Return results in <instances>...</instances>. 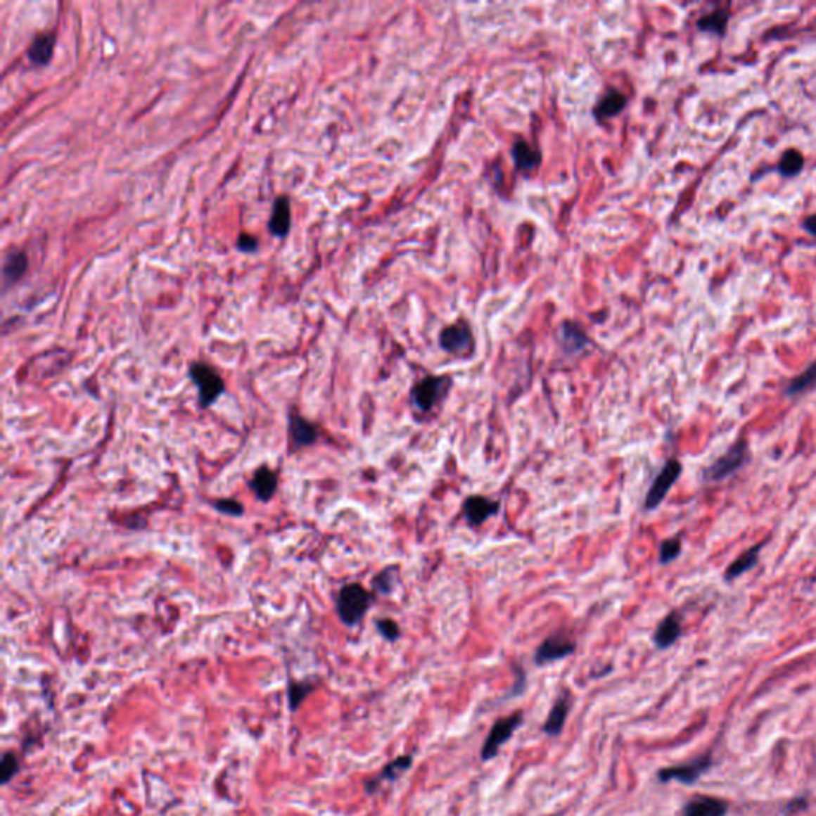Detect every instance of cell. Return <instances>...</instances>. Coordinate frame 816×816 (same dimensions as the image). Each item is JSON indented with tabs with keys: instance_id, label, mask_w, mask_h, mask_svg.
Segmentation results:
<instances>
[{
	"instance_id": "cell-11",
	"label": "cell",
	"mask_w": 816,
	"mask_h": 816,
	"mask_svg": "<svg viewBox=\"0 0 816 816\" xmlns=\"http://www.w3.org/2000/svg\"><path fill=\"white\" fill-rule=\"evenodd\" d=\"M412 765H413L412 756H399V758H395L394 760L389 762V764H386L385 769L378 773L375 778L365 782V791H367V794H375L376 789L380 788L383 783L395 782V779L400 778L405 772L410 770Z\"/></svg>"
},
{
	"instance_id": "cell-33",
	"label": "cell",
	"mask_w": 816,
	"mask_h": 816,
	"mask_svg": "<svg viewBox=\"0 0 816 816\" xmlns=\"http://www.w3.org/2000/svg\"><path fill=\"white\" fill-rule=\"evenodd\" d=\"M238 248L244 252H254L257 249V239L254 236L243 233L238 239Z\"/></svg>"
},
{
	"instance_id": "cell-1",
	"label": "cell",
	"mask_w": 816,
	"mask_h": 816,
	"mask_svg": "<svg viewBox=\"0 0 816 816\" xmlns=\"http://www.w3.org/2000/svg\"><path fill=\"white\" fill-rule=\"evenodd\" d=\"M374 597L361 584L341 587L337 597V614L346 627H356L367 614Z\"/></svg>"
},
{
	"instance_id": "cell-13",
	"label": "cell",
	"mask_w": 816,
	"mask_h": 816,
	"mask_svg": "<svg viewBox=\"0 0 816 816\" xmlns=\"http://www.w3.org/2000/svg\"><path fill=\"white\" fill-rule=\"evenodd\" d=\"M473 338L471 329L466 324H454L443 330L440 335V346L453 354H464L472 348Z\"/></svg>"
},
{
	"instance_id": "cell-28",
	"label": "cell",
	"mask_w": 816,
	"mask_h": 816,
	"mask_svg": "<svg viewBox=\"0 0 816 816\" xmlns=\"http://www.w3.org/2000/svg\"><path fill=\"white\" fill-rule=\"evenodd\" d=\"M18 772H20V760L11 751L4 753L2 759H0V782L2 784H8L18 775Z\"/></svg>"
},
{
	"instance_id": "cell-7",
	"label": "cell",
	"mask_w": 816,
	"mask_h": 816,
	"mask_svg": "<svg viewBox=\"0 0 816 816\" xmlns=\"http://www.w3.org/2000/svg\"><path fill=\"white\" fill-rule=\"evenodd\" d=\"M574 651H575L574 639L569 638L566 633L558 632L550 635L547 639H544L542 643L539 644L536 652H534V663H536L537 667H544V665H549L552 662H556V660L573 656Z\"/></svg>"
},
{
	"instance_id": "cell-20",
	"label": "cell",
	"mask_w": 816,
	"mask_h": 816,
	"mask_svg": "<svg viewBox=\"0 0 816 816\" xmlns=\"http://www.w3.org/2000/svg\"><path fill=\"white\" fill-rule=\"evenodd\" d=\"M815 386H816V362L810 365V367L805 371H802L801 375H797L794 380H791L789 385L784 388V394L789 395V397H796V395L807 393Z\"/></svg>"
},
{
	"instance_id": "cell-5",
	"label": "cell",
	"mask_w": 816,
	"mask_h": 816,
	"mask_svg": "<svg viewBox=\"0 0 816 816\" xmlns=\"http://www.w3.org/2000/svg\"><path fill=\"white\" fill-rule=\"evenodd\" d=\"M521 722H523V713L521 711H515L510 716L496 721L483 741L482 753H480L482 760L487 762L495 759L501 746L509 741V738L515 734V730L520 727Z\"/></svg>"
},
{
	"instance_id": "cell-25",
	"label": "cell",
	"mask_w": 816,
	"mask_h": 816,
	"mask_svg": "<svg viewBox=\"0 0 816 816\" xmlns=\"http://www.w3.org/2000/svg\"><path fill=\"white\" fill-rule=\"evenodd\" d=\"M625 96L617 93V91H611L606 98L601 99L599 102V106L597 107V113L599 117H614L616 113H619L623 107H625Z\"/></svg>"
},
{
	"instance_id": "cell-30",
	"label": "cell",
	"mask_w": 816,
	"mask_h": 816,
	"mask_svg": "<svg viewBox=\"0 0 816 816\" xmlns=\"http://www.w3.org/2000/svg\"><path fill=\"white\" fill-rule=\"evenodd\" d=\"M563 345L568 351H579L582 346L587 343L585 340V335L580 332L579 329H574V332L571 330V326L565 327V332H563V337H561Z\"/></svg>"
},
{
	"instance_id": "cell-23",
	"label": "cell",
	"mask_w": 816,
	"mask_h": 816,
	"mask_svg": "<svg viewBox=\"0 0 816 816\" xmlns=\"http://www.w3.org/2000/svg\"><path fill=\"white\" fill-rule=\"evenodd\" d=\"M399 584V566H386L374 579V589L380 595H391Z\"/></svg>"
},
{
	"instance_id": "cell-29",
	"label": "cell",
	"mask_w": 816,
	"mask_h": 816,
	"mask_svg": "<svg viewBox=\"0 0 816 816\" xmlns=\"http://www.w3.org/2000/svg\"><path fill=\"white\" fill-rule=\"evenodd\" d=\"M681 549H682V544H681L680 537H673V539H667V541H663L662 544H660V550H658L660 565H668V563L675 561L676 558L680 556Z\"/></svg>"
},
{
	"instance_id": "cell-18",
	"label": "cell",
	"mask_w": 816,
	"mask_h": 816,
	"mask_svg": "<svg viewBox=\"0 0 816 816\" xmlns=\"http://www.w3.org/2000/svg\"><path fill=\"white\" fill-rule=\"evenodd\" d=\"M765 544H767L765 541H762L758 545H754V547L748 549L743 555L738 556L737 560L727 568V571H725V579L734 580L737 578H740V575L746 574L748 571H751V569L758 565L760 549L764 547Z\"/></svg>"
},
{
	"instance_id": "cell-6",
	"label": "cell",
	"mask_w": 816,
	"mask_h": 816,
	"mask_svg": "<svg viewBox=\"0 0 816 816\" xmlns=\"http://www.w3.org/2000/svg\"><path fill=\"white\" fill-rule=\"evenodd\" d=\"M681 472H682V466L677 459H670V461H667V463H665V466L662 467V471H660L657 473V477L654 478L649 491H647V496H646V501H644L646 510H654V509H657L660 504H662V501L670 493V490L673 488V485L677 482Z\"/></svg>"
},
{
	"instance_id": "cell-32",
	"label": "cell",
	"mask_w": 816,
	"mask_h": 816,
	"mask_svg": "<svg viewBox=\"0 0 816 816\" xmlns=\"http://www.w3.org/2000/svg\"><path fill=\"white\" fill-rule=\"evenodd\" d=\"M212 506L215 510H219L220 514L224 515H230V517H241L244 514V507L241 502H238L235 499H217L212 502Z\"/></svg>"
},
{
	"instance_id": "cell-34",
	"label": "cell",
	"mask_w": 816,
	"mask_h": 816,
	"mask_svg": "<svg viewBox=\"0 0 816 816\" xmlns=\"http://www.w3.org/2000/svg\"><path fill=\"white\" fill-rule=\"evenodd\" d=\"M803 228L810 233V235L816 236V215H812V217H808L805 222H803Z\"/></svg>"
},
{
	"instance_id": "cell-14",
	"label": "cell",
	"mask_w": 816,
	"mask_h": 816,
	"mask_svg": "<svg viewBox=\"0 0 816 816\" xmlns=\"http://www.w3.org/2000/svg\"><path fill=\"white\" fill-rule=\"evenodd\" d=\"M466 520L472 526L483 525L488 518L499 512V502L491 501L483 496H471L464 501Z\"/></svg>"
},
{
	"instance_id": "cell-2",
	"label": "cell",
	"mask_w": 816,
	"mask_h": 816,
	"mask_svg": "<svg viewBox=\"0 0 816 816\" xmlns=\"http://www.w3.org/2000/svg\"><path fill=\"white\" fill-rule=\"evenodd\" d=\"M189 376L198 391V402L201 408L212 407L225 393V381L217 374V370L204 362H191Z\"/></svg>"
},
{
	"instance_id": "cell-9",
	"label": "cell",
	"mask_w": 816,
	"mask_h": 816,
	"mask_svg": "<svg viewBox=\"0 0 816 816\" xmlns=\"http://www.w3.org/2000/svg\"><path fill=\"white\" fill-rule=\"evenodd\" d=\"M289 437L292 448L298 452V450L311 447L313 443H316L319 432H317L313 423H310L308 419L293 410L289 415Z\"/></svg>"
},
{
	"instance_id": "cell-27",
	"label": "cell",
	"mask_w": 816,
	"mask_h": 816,
	"mask_svg": "<svg viewBox=\"0 0 816 816\" xmlns=\"http://www.w3.org/2000/svg\"><path fill=\"white\" fill-rule=\"evenodd\" d=\"M514 158L517 161V166L520 170H531V167L539 163V155L526 146L525 142H517L514 147Z\"/></svg>"
},
{
	"instance_id": "cell-16",
	"label": "cell",
	"mask_w": 816,
	"mask_h": 816,
	"mask_svg": "<svg viewBox=\"0 0 816 816\" xmlns=\"http://www.w3.org/2000/svg\"><path fill=\"white\" fill-rule=\"evenodd\" d=\"M727 803L714 797L700 796L689 801L682 810V816H725Z\"/></svg>"
},
{
	"instance_id": "cell-21",
	"label": "cell",
	"mask_w": 816,
	"mask_h": 816,
	"mask_svg": "<svg viewBox=\"0 0 816 816\" xmlns=\"http://www.w3.org/2000/svg\"><path fill=\"white\" fill-rule=\"evenodd\" d=\"M27 269V257L21 250L10 252L5 259L4 276L8 283H16Z\"/></svg>"
},
{
	"instance_id": "cell-19",
	"label": "cell",
	"mask_w": 816,
	"mask_h": 816,
	"mask_svg": "<svg viewBox=\"0 0 816 816\" xmlns=\"http://www.w3.org/2000/svg\"><path fill=\"white\" fill-rule=\"evenodd\" d=\"M53 48H55V37L51 34H42L34 39L29 46L27 56L34 64L45 65L51 59Z\"/></svg>"
},
{
	"instance_id": "cell-24",
	"label": "cell",
	"mask_w": 816,
	"mask_h": 816,
	"mask_svg": "<svg viewBox=\"0 0 816 816\" xmlns=\"http://www.w3.org/2000/svg\"><path fill=\"white\" fill-rule=\"evenodd\" d=\"M316 684L311 681H291L289 689H287V697H289V708L291 711H297L298 706L303 703V700L314 691Z\"/></svg>"
},
{
	"instance_id": "cell-26",
	"label": "cell",
	"mask_w": 816,
	"mask_h": 816,
	"mask_svg": "<svg viewBox=\"0 0 816 816\" xmlns=\"http://www.w3.org/2000/svg\"><path fill=\"white\" fill-rule=\"evenodd\" d=\"M803 167V157L797 150H786L779 161L778 170L786 177H793L799 174Z\"/></svg>"
},
{
	"instance_id": "cell-17",
	"label": "cell",
	"mask_w": 816,
	"mask_h": 816,
	"mask_svg": "<svg viewBox=\"0 0 816 816\" xmlns=\"http://www.w3.org/2000/svg\"><path fill=\"white\" fill-rule=\"evenodd\" d=\"M291 230V204L287 196L276 198L269 219V231L274 236H286Z\"/></svg>"
},
{
	"instance_id": "cell-10",
	"label": "cell",
	"mask_w": 816,
	"mask_h": 816,
	"mask_svg": "<svg viewBox=\"0 0 816 816\" xmlns=\"http://www.w3.org/2000/svg\"><path fill=\"white\" fill-rule=\"evenodd\" d=\"M571 705H573L571 694L563 692L558 695V699L555 700V703L552 705L549 716L542 725V732L545 735L556 737L561 734L563 729H565L568 713L571 710Z\"/></svg>"
},
{
	"instance_id": "cell-4",
	"label": "cell",
	"mask_w": 816,
	"mask_h": 816,
	"mask_svg": "<svg viewBox=\"0 0 816 816\" xmlns=\"http://www.w3.org/2000/svg\"><path fill=\"white\" fill-rule=\"evenodd\" d=\"M749 459V448L745 439H738L721 458L714 461L703 471L705 482H722L738 469H741Z\"/></svg>"
},
{
	"instance_id": "cell-22",
	"label": "cell",
	"mask_w": 816,
	"mask_h": 816,
	"mask_svg": "<svg viewBox=\"0 0 816 816\" xmlns=\"http://www.w3.org/2000/svg\"><path fill=\"white\" fill-rule=\"evenodd\" d=\"M727 23H729V11L727 10H716L710 15L700 18L697 24H699L700 31L724 35L725 27H727Z\"/></svg>"
},
{
	"instance_id": "cell-15",
	"label": "cell",
	"mask_w": 816,
	"mask_h": 816,
	"mask_svg": "<svg viewBox=\"0 0 816 816\" xmlns=\"http://www.w3.org/2000/svg\"><path fill=\"white\" fill-rule=\"evenodd\" d=\"M681 617L676 612H670L665 619L658 623V627L654 633V644L658 649H668L673 646L681 636Z\"/></svg>"
},
{
	"instance_id": "cell-12",
	"label": "cell",
	"mask_w": 816,
	"mask_h": 816,
	"mask_svg": "<svg viewBox=\"0 0 816 816\" xmlns=\"http://www.w3.org/2000/svg\"><path fill=\"white\" fill-rule=\"evenodd\" d=\"M278 473L269 469L268 466H262L252 473V478L249 480V488L257 499L262 502H268L273 499V496L278 491Z\"/></svg>"
},
{
	"instance_id": "cell-8",
	"label": "cell",
	"mask_w": 816,
	"mask_h": 816,
	"mask_svg": "<svg viewBox=\"0 0 816 816\" xmlns=\"http://www.w3.org/2000/svg\"><path fill=\"white\" fill-rule=\"evenodd\" d=\"M710 767H711L710 756H701V758L687 762V764L658 770L657 777L662 783L677 782L682 784H694L695 782H699V778L703 775Z\"/></svg>"
},
{
	"instance_id": "cell-31",
	"label": "cell",
	"mask_w": 816,
	"mask_h": 816,
	"mask_svg": "<svg viewBox=\"0 0 816 816\" xmlns=\"http://www.w3.org/2000/svg\"><path fill=\"white\" fill-rule=\"evenodd\" d=\"M375 625L378 633H380L386 641H389V643H394V641H397L400 638V628L393 619H380L375 622Z\"/></svg>"
},
{
	"instance_id": "cell-3",
	"label": "cell",
	"mask_w": 816,
	"mask_h": 816,
	"mask_svg": "<svg viewBox=\"0 0 816 816\" xmlns=\"http://www.w3.org/2000/svg\"><path fill=\"white\" fill-rule=\"evenodd\" d=\"M450 388H452V378L447 375L426 376L413 386L412 404L419 413H428L447 397Z\"/></svg>"
}]
</instances>
